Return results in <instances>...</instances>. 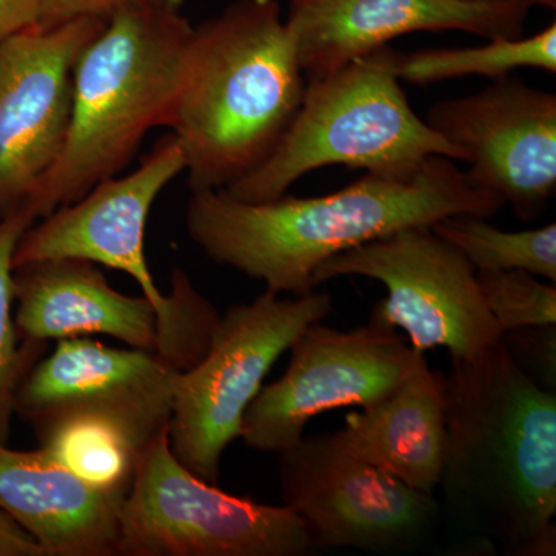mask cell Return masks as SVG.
<instances>
[{"instance_id":"9","label":"cell","mask_w":556,"mask_h":556,"mask_svg":"<svg viewBox=\"0 0 556 556\" xmlns=\"http://www.w3.org/2000/svg\"><path fill=\"white\" fill-rule=\"evenodd\" d=\"M361 276L380 281L387 298L371 321L402 329L409 345L426 353L447 348L452 358H471L500 342L501 329L478 285L477 269L431 226L397 230L328 258L313 285Z\"/></svg>"},{"instance_id":"1","label":"cell","mask_w":556,"mask_h":556,"mask_svg":"<svg viewBox=\"0 0 556 556\" xmlns=\"http://www.w3.org/2000/svg\"><path fill=\"white\" fill-rule=\"evenodd\" d=\"M506 206L455 161L430 156L415 169L365 172L324 197L244 203L225 189L195 190L186 228L208 258L292 298L316 291L314 270L348 249L453 215L490 218Z\"/></svg>"},{"instance_id":"21","label":"cell","mask_w":556,"mask_h":556,"mask_svg":"<svg viewBox=\"0 0 556 556\" xmlns=\"http://www.w3.org/2000/svg\"><path fill=\"white\" fill-rule=\"evenodd\" d=\"M475 215H453L431 230L456 248L477 270H527L556 281V225L507 232Z\"/></svg>"},{"instance_id":"7","label":"cell","mask_w":556,"mask_h":556,"mask_svg":"<svg viewBox=\"0 0 556 556\" xmlns=\"http://www.w3.org/2000/svg\"><path fill=\"white\" fill-rule=\"evenodd\" d=\"M331 313L327 292L291 299L266 289L219 318L206 354L175 379L169 444L182 466L218 484L223 453L240 438L270 368L300 332Z\"/></svg>"},{"instance_id":"12","label":"cell","mask_w":556,"mask_h":556,"mask_svg":"<svg viewBox=\"0 0 556 556\" xmlns=\"http://www.w3.org/2000/svg\"><path fill=\"white\" fill-rule=\"evenodd\" d=\"M108 21L36 27L0 46V215L24 208L60 159L72 110L73 70Z\"/></svg>"},{"instance_id":"5","label":"cell","mask_w":556,"mask_h":556,"mask_svg":"<svg viewBox=\"0 0 556 556\" xmlns=\"http://www.w3.org/2000/svg\"><path fill=\"white\" fill-rule=\"evenodd\" d=\"M401 56L386 46L306 80L302 104L276 149L226 192L244 203H266L321 167L402 172L430 156L466 163L463 150L409 105L397 75Z\"/></svg>"},{"instance_id":"6","label":"cell","mask_w":556,"mask_h":556,"mask_svg":"<svg viewBox=\"0 0 556 556\" xmlns=\"http://www.w3.org/2000/svg\"><path fill=\"white\" fill-rule=\"evenodd\" d=\"M185 170V150L169 134L137 170L98 182L30 226L13 258L14 268L39 260L80 258L134 278L159 313L156 354L178 371L199 364L222 318L182 269L172 270L170 294L164 295L146 260V225L153 203Z\"/></svg>"},{"instance_id":"3","label":"cell","mask_w":556,"mask_h":556,"mask_svg":"<svg viewBox=\"0 0 556 556\" xmlns=\"http://www.w3.org/2000/svg\"><path fill=\"white\" fill-rule=\"evenodd\" d=\"M305 89L277 0H237L193 27L167 123L192 192L228 188L268 159Z\"/></svg>"},{"instance_id":"13","label":"cell","mask_w":556,"mask_h":556,"mask_svg":"<svg viewBox=\"0 0 556 556\" xmlns=\"http://www.w3.org/2000/svg\"><path fill=\"white\" fill-rule=\"evenodd\" d=\"M427 123L466 155L467 178L510 204L521 222L556 190V94L497 79L471 97L437 102Z\"/></svg>"},{"instance_id":"11","label":"cell","mask_w":556,"mask_h":556,"mask_svg":"<svg viewBox=\"0 0 556 556\" xmlns=\"http://www.w3.org/2000/svg\"><path fill=\"white\" fill-rule=\"evenodd\" d=\"M288 351L285 375L262 387L244 413L240 438L257 452L278 455L294 447L309 420L329 409L372 404L426 356L397 329L371 320L348 331L316 321Z\"/></svg>"},{"instance_id":"26","label":"cell","mask_w":556,"mask_h":556,"mask_svg":"<svg viewBox=\"0 0 556 556\" xmlns=\"http://www.w3.org/2000/svg\"><path fill=\"white\" fill-rule=\"evenodd\" d=\"M42 0H0V46L7 39L36 27Z\"/></svg>"},{"instance_id":"10","label":"cell","mask_w":556,"mask_h":556,"mask_svg":"<svg viewBox=\"0 0 556 556\" xmlns=\"http://www.w3.org/2000/svg\"><path fill=\"white\" fill-rule=\"evenodd\" d=\"M278 486L285 506L305 521L316 548L415 552L439 518L431 493L351 455L332 434L303 437L278 453Z\"/></svg>"},{"instance_id":"4","label":"cell","mask_w":556,"mask_h":556,"mask_svg":"<svg viewBox=\"0 0 556 556\" xmlns=\"http://www.w3.org/2000/svg\"><path fill=\"white\" fill-rule=\"evenodd\" d=\"M192 28L179 10L130 9L109 17L73 70L64 148L25 203L33 218L115 177L150 130L167 127Z\"/></svg>"},{"instance_id":"16","label":"cell","mask_w":556,"mask_h":556,"mask_svg":"<svg viewBox=\"0 0 556 556\" xmlns=\"http://www.w3.org/2000/svg\"><path fill=\"white\" fill-rule=\"evenodd\" d=\"M14 324L22 340L109 336L156 353L159 313L144 295L123 294L94 263L49 258L14 268Z\"/></svg>"},{"instance_id":"22","label":"cell","mask_w":556,"mask_h":556,"mask_svg":"<svg viewBox=\"0 0 556 556\" xmlns=\"http://www.w3.org/2000/svg\"><path fill=\"white\" fill-rule=\"evenodd\" d=\"M36 219L25 208L0 215V444L7 445L22 380L42 356L47 343L22 340L13 317L14 251Z\"/></svg>"},{"instance_id":"23","label":"cell","mask_w":556,"mask_h":556,"mask_svg":"<svg viewBox=\"0 0 556 556\" xmlns=\"http://www.w3.org/2000/svg\"><path fill=\"white\" fill-rule=\"evenodd\" d=\"M479 288L501 332L556 325V288L527 270H477Z\"/></svg>"},{"instance_id":"18","label":"cell","mask_w":556,"mask_h":556,"mask_svg":"<svg viewBox=\"0 0 556 556\" xmlns=\"http://www.w3.org/2000/svg\"><path fill=\"white\" fill-rule=\"evenodd\" d=\"M332 439L351 455L433 495L447 456V378L424 356L390 393L350 413Z\"/></svg>"},{"instance_id":"2","label":"cell","mask_w":556,"mask_h":556,"mask_svg":"<svg viewBox=\"0 0 556 556\" xmlns=\"http://www.w3.org/2000/svg\"><path fill=\"white\" fill-rule=\"evenodd\" d=\"M447 456L450 514L510 556L556 554V391L538 386L503 340L452 358Z\"/></svg>"},{"instance_id":"17","label":"cell","mask_w":556,"mask_h":556,"mask_svg":"<svg viewBox=\"0 0 556 556\" xmlns=\"http://www.w3.org/2000/svg\"><path fill=\"white\" fill-rule=\"evenodd\" d=\"M124 500L93 489L42 448L0 444V510L43 556H118Z\"/></svg>"},{"instance_id":"14","label":"cell","mask_w":556,"mask_h":556,"mask_svg":"<svg viewBox=\"0 0 556 556\" xmlns=\"http://www.w3.org/2000/svg\"><path fill=\"white\" fill-rule=\"evenodd\" d=\"M529 9L463 0H292L287 25L306 80L417 31L521 38Z\"/></svg>"},{"instance_id":"24","label":"cell","mask_w":556,"mask_h":556,"mask_svg":"<svg viewBox=\"0 0 556 556\" xmlns=\"http://www.w3.org/2000/svg\"><path fill=\"white\" fill-rule=\"evenodd\" d=\"M508 356L538 386L556 391L555 325L511 329L501 336Z\"/></svg>"},{"instance_id":"8","label":"cell","mask_w":556,"mask_h":556,"mask_svg":"<svg viewBox=\"0 0 556 556\" xmlns=\"http://www.w3.org/2000/svg\"><path fill=\"white\" fill-rule=\"evenodd\" d=\"M317 551L292 508L233 496L172 453L169 431L146 450L123 508L118 556H303Z\"/></svg>"},{"instance_id":"19","label":"cell","mask_w":556,"mask_h":556,"mask_svg":"<svg viewBox=\"0 0 556 556\" xmlns=\"http://www.w3.org/2000/svg\"><path fill=\"white\" fill-rule=\"evenodd\" d=\"M39 448L84 482L126 497L139 460L155 439L98 409H67L33 424Z\"/></svg>"},{"instance_id":"20","label":"cell","mask_w":556,"mask_h":556,"mask_svg":"<svg viewBox=\"0 0 556 556\" xmlns=\"http://www.w3.org/2000/svg\"><path fill=\"white\" fill-rule=\"evenodd\" d=\"M518 68L556 72V25L527 38L492 39L486 46L471 49H428L402 53L399 79L427 86L439 80L485 76L507 78Z\"/></svg>"},{"instance_id":"28","label":"cell","mask_w":556,"mask_h":556,"mask_svg":"<svg viewBox=\"0 0 556 556\" xmlns=\"http://www.w3.org/2000/svg\"><path fill=\"white\" fill-rule=\"evenodd\" d=\"M463 2H475V3H515V5L526 7V9H532V7H546V9H555L556 0H463Z\"/></svg>"},{"instance_id":"15","label":"cell","mask_w":556,"mask_h":556,"mask_svg":"<svg viewBox=\"0 0 556 556\" xmlns=\"http://www.w3.org/2000/svg\"><path fill=\"white\" fill-rule=\"evenodd\" d=\"M177 375L152 351L62 339L22 380L16 413L33 426L67 409H98L155 439L169 431Z\"/></svg>"},{"instance_id":"25","label":"cell","mask_w":556,"mask_h":556,"mask_svg":"<svg viewBox=\"0 0 556 556\" xmlns=\"http://www.w3.org/2000/svg\"><path fill=\"white\" fill-rule=\"evenodd\" d=\"M185 0H42L38 27H54L79 17L108 21L130 9L179 10Z\"/></svg>"},{"instance_id":"27","label":"cell","mask_w":556,"mask_h":556,"mask_svg":"<svg viewBox=\"0 0 556 556\" xmlns=\"http://www.w3.org/2000/svg\"><path fill=\"white\" fill-rule=\"evenodd\" d=\"M0 556H43L39 544L2 510H0Z\"/></svg>"}]
</instances>
